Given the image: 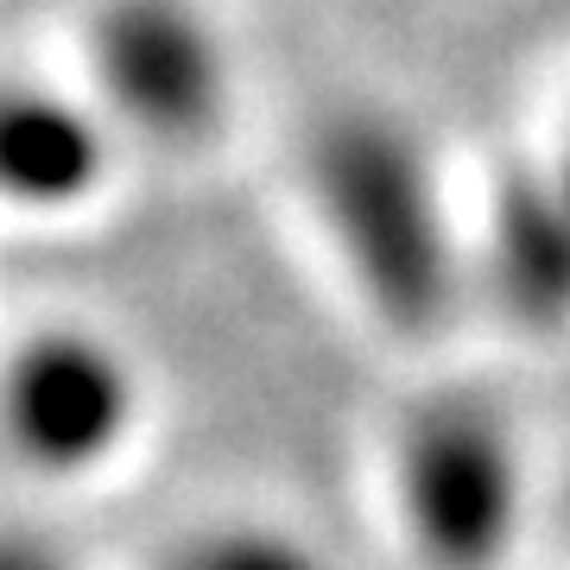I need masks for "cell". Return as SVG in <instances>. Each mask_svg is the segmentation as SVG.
I'll return each mask as SVG.
<instances>
[{"mask_svg": "<svg viewBox=\"0 0 570 570\" xmlns=\"http://www.w3.org/2000/svg\"><path fill=\"white\" fill-rule=\"evenodd\" d=\"M311 223L336 273L393 343L444 336L469 279V228L444 190L425 127L381 102H336L298 159Z\"/></svg>", "mask_w": 570, "mask_h": 570, "instance_id": "obj_1", "label": "cell"}, {"mask_svg": "<svg viewBox=\"0 0 570 570\" xmlns=\"http://www.w3.org/2000/svg\"><path fill=\"white\" fill-rule=\"evenodd\" d=\"M527 444L489 393L438 387L387 431V501L425 570H501L527 532Z\"/></svg>", "mask_w": 570, "mask_h": 570, "instance_id": "obj_2", "label": "cell"}, {"mask_svg": "<svg viewBox=\"0 0 570 570\" xmlns=\"http://www.w3.org/2000/svg\"><path fill=\"white\" fill-rule=\"evenodd\" d=\"M77 82L127 146L197 159L223 146L242 77L204 0H96L77 26Z\"/></svg>", "mask_w": 570, "mask_h": 570, "instance_id": "obj_3", "label": "cell"}, {"mask_svg": "<svg viewBox=\"0 0 570 570\" xmlns=\"http://www.w3.org/2000/svg\"><path fill=\"white\" fill-rule=\"evenodd\" d=\"M146 381L108 330L51 317L7 355V444L39 482L102 475L140 431Z\"/></svg>", "mask_w": 570, "mask_h": 570, "instance_id": "obj_4", "label": "cell"}, {"mask_svg": "<svg viewBox=\"0 0 570 570\" xmlns=\"http://www.w3.org/2000/svg\"><path fill=\"white\" fill-rule=\"evenodd\" d=\"M469 279L520 336H570V197L546 159H513L489 178L469 228Z\"/></svg>", "mask_w": 570, "mask_h": 570, "instance_id": "obj_5", "label": "cell"}, {"mask_svg": "<svg viewBox=\"0 0 570 570\" xmlns=\"http://www.w3.org/2000/svg\"><path fill=\"white\" fill-rule=\"evenodd\" d=\"M121 146L127 140L82 82L20 77L0 102V190L20 216H82L108 197Z\"/></svg>", "mask_w": 570, "mask_h": 570, "instance_id": "obj_6", "label": "cell"}, {"mask_svg": "<svg viewBox=\"0 0 570 570\" xmlns=\"http://www.w3.org/2000/svg\"><path fill=\"white\" fill-rule=\"evenodd\" d=\"M153 570H330V558L279 520H204L184 527Z\"/></svg>", "mask_w": 570, "mask_h": 570, "instance_id": "obj_7", "label": "cell"}, {"mask_svg": "<svg viewBox=\"0 0 570 570\" xmlns=\"http://www.w3.org/2000/svg\"><path fill=\"white\" fill-rule=\"evenodd\" d=\"M0 570H70L58 558V551H45V546H32V539H13V546H7V564Z\"/></svg>", "mask_w": 570, "mask_h": 570, "instance_id": "obj_8", "label": "cell"}, {"mask_svg": "<svg viewBox=\"0 0 570 570\" xmlns=\"http://www.w3.org/2000/svg\"><path fill=\"white\" fill-rule=\"evenodd\" d=\"M546 165H551V178H558V190L570 197V108H564V127L551 134V153H546Z\"/></svg>", "mask_w": 570, "mask_h": 570, "instance_id": "obj_9", "label": "cell"}]
</instances>
